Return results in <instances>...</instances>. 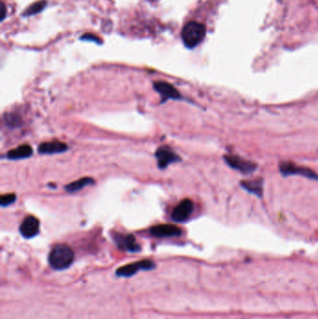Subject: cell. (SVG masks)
Wrapping results in <instances>:
<instances>
[{
	"label": "cell",
	"instance_id": "6da1fadb",
	"mask_svg": "<svg viewBox=\"0 0 318 319\" xmlns=\"http://www.w3.org/2000/svg\"><path fill=\"white\" fill-rule=\"evenodd\" d=\"M74 262V252L70 246L58 244L53 246L49 255V263L53 270L63 271L71 266Z\"/></svg>",
	"mask_w": 318,
	"mask_h": 319
},
{
	"label": "cell",
	"instance_id": "7a4b0ae2",
	"mask_svg": "<svg viewBox=\"0 0 318 319\" xmlns=\"http://www.w3.org/2000/svg\"><path fill=\"white\" fill-rule=\"evenodd\" d=\"M206 29L203 24L198 22H189L181 33L183 42L186 47L193 49L204 40Z\"/></svg>",
	"mask_w": 318,
	"mask_h": 319
},
{
	"label": "cell",
	"instance_id": "3957f363",
	"mask_svg": "<svg viewBox=\"0 0 318 319\" xmlns=\"http://www.w3.org/2000/svg\"><path fill=\"white\" fill-rule=\"evenodd\" d=\"M279 170L282 176L289 177V176H301L303 178L318 180V174L315 173L311 168L306 166L299 165L297 163L290 162H282L279 164Z\"/></svg>",
	"mask_w": 318,
	"mask_h": 319
},
{
	"label": "cell",
	"instance_id": "277c9868",
	"mask_svg": "<svg viewBox=\"0 0 318 319\" xmlns=\"http://www.w3.org/2000/svg\"><path fill=\"white\" fill-rule=\"evenodd\" d=\"M224 161L229 167L244 175L254 173L258 168L255 162L237 155H225Z\"/></svg>",
	"mask_w": 318,
	"mask_h": 319
},
{
	"label": "cell",
	"instance_id": "5b68a950",
	"mask_svg": "<svg viewBox=\"0 0 318 319\" xmlns=\"http://www.w3.org/2000/svg\"><path fill=\"white\" fill-rule=\"evenodd\" d=\"M156 264L152 261L144 260L140 262H133L124 266H121L116 271V274L120 278H131L139 271H149L155 269Z\"/></svg>",
	"mask_w": 318,
	"mask_h": 319
},
{
	"label": "cell",
	"instance_id": "8992f818",
	"mask_svg": "<svg viewBox=\"0 0 318 319\" xmlns=\"http://www.w3.org/2000/svg\"><path fill=\"white\" fill-rule=\"evenodd\" d=\"M113 239L118 247L123 251L132 252V253L140 251V246L137 244L136 237L132 235H122V233L114 232Z\"/></svg>",
	"mask_w": 318,
	"mask_h": 319
},
{
	"label": "cell",
	"instance_id": "52a82bcc",
	"mask_svg": "<svg viewBox=\"0 0 318 319\" xmlns=\"http://www.w3.org/2000/svg\"><path fill=\"white\" fill-rule=\"evenodd\" d=\"M194 204L190 199H184L174 209L172 219L177 222H184L193 214Z\"/></svg>",
	"mask_w": 318,
	"mask_h": 319
},
{
	"label": "cell",
	"instance_id": "ba28073f",
	"mask_svg": "<svg viewBox=\"0 0 318 319\" xmlns=\"http://www.w3.org/2000/svg\"><path fill=\"white\" fill-rule=\"evenodd\" d=\"M39 220L34 216L26 217L20 226V232L26 239L33 238L39 232Z\"/></svg>",
	"mask_w": 318,
	"mask_h": 319
},
{
	"label": "cell",
	"instance_id": "9c48e42d",
	"mask_svg": "<svg viewBox=\"0 0 318 319\" xmlns=\"http://www.w3.org/2000/svg\"><path fill=\"white\" fill-rule=\"evenodd\" d=\"M158 160V166L161 169L166 168L170 163L179 162L180 157L167 146L159 147L155 153Z\"/></svg>",
	"mask_w": 318,
	"mask_h": 319
},
{
	"label": "cell",
	"instance_id": "30bf717a",
	"mask_svg": "<svg viewBox=\"0 0 318 319\" xmlns=\"http://www.w3.org/2000/svg\"><path fill=\"white\" fill-rule=\"evenodd\" d=\"M151 232L153 236L163 238V237H176L182 235V230L178 226L173 224H160L153 226L151 229Z\"/></svg>",
	"mask_w": 318,
	"mask_h": 319
},
{
	"label": "cell",
	"instance_id": "8fae6325",
	"mask_svg": "<svg viewBox=\"0 0 318 319\" xmlns=\"http://www.w3.org/2000/svg\"><path fill=\"white\" fill-rule=\"evenodd\" d=\"M153 87L162 95L163 99H179L181 97L178 90L172 84L168 83L166 81H155L153 83Z\"/></svg>",
	"mask_w": 318,
	"mask_h": 319
},
{
	"label": "cell",
	"instance_id": "7c38bea8",
	"mask_svg": "<svg viewBox=\"0 0 318 319\" xmlns=\"http://www.w3.org/2000/svg\"><path fill=\"white\" fill-rule=\"evenodd\" d=\"M263 180L261 178L242 180L241 186L247 193L261 198L263 196Z\"/></svg>",
	"mask_w": 318,
	"mask_h": 319
},
{
	"label": "cell",
	"instance_id": "4fadbf2b",
	"mask_svg": "<svg viewBox=\"0 0 318 319\" xmlns=\"http://www.w3.org/2000/svg\"><path fill=\"white\" fill-rule=\"evenodd\" d=\"M68 147L67 144L60 141L44 142L38 146L40 154H56L66 152Z\"/></svg>",
	"mask_w": 318,
	"mask_h": 319
},
{
	"label": "cell",
	"instance_id": "5bb4252c",
	"mask_svg": "<svg viewBox=\"0 0 318 319\" xmlns=\"http://www.w3.org/2000/svg\"><path fill=\"white\" fill-rule=\"evenodd\" d=\"M32 154H33V148L31 146L29 145H22L8 152L7 157L11 160H20V159L30 157Z\"/></svg>",
	"mask_w": 318,
	"mask_h": 319
},
{
	"label": "cell",
	"instance_id": "9a60e30c",
	"mask_svg": "<svg viewBox=\"0 0 318 319\" xmlns=\"http://www.w3.org/2000/svg\"><path fill=\"white\" fill-rule=\"evenodd\" d=\"M94 180L93 178H79L76 181H73L70 184L67 185L65 188L66 190L68 193H75V192H78L80 189L89 186L91 184H94Z\"/></svg>",
	"mask_w": 318,
	"mask_h": 319
},
{
	"label": "cell",
	"instance_id": "2e32d148",
	"mask_svg": "<svg viewBox=\"0 0 318 319\" xmlns=\"http://www.w3.org/2000/svg\"><path fill=\"white\" fill-rule=\"evenodd\" d=\"M47 4V2L45 0H41V1H38L37 3L33 4L30 6L25 12H24V15L30 16L34 15V14H37L45 8V6Z\"/></svg>",
	"mask_w": 318,
	"mask_h": 319
},
{
	"label": "cell",
	"instance_id": "e0dca14e",
	"mask_svg": "<svg viewBox=\"0 0 318 319\" xmlns=\"http://www.w3.org/2000/svg\"><path fill=\"white\" fill-rule=\"evenodd\" d=\"M16 200V195L14 194H3L0 198V204L2 206H8L14 203Z\"/></svg>",
	"mask_w": 318,
	"mask_h": 319
},
{
	"label": "cell",
	"instance_id": "ac0fdd59",
	"mask_svg": "<svg viewBox=\"0 0 318 319\" xmlns=\"http://www.w3.org/2000/svg\"><path fill=\"white\" fill-rule=\"evenodd\" d=\"M5 120L7 124L13 126V127L18 125V124H20V119H19V117L14 115V114H6Z\"/></svg>",
	"mask_w": 318,
	"mask_h": 319
},
{
	"label": "cell",
	"instance_id": "d6986e66",
	"mask_svg": "<svg viewBox=\"0 0 318 319\" xmlns=\"http://www.w3.org/2000/svg\"><path fill=\"white\" fill-rule=\"evenodd\" d=\"M1 7H2V17H1V20H4V18L6 17V6L4 3H1Z\"/></svg>",
	"mask_w": 318,
	"mask_h": 319
}]
</instances>
